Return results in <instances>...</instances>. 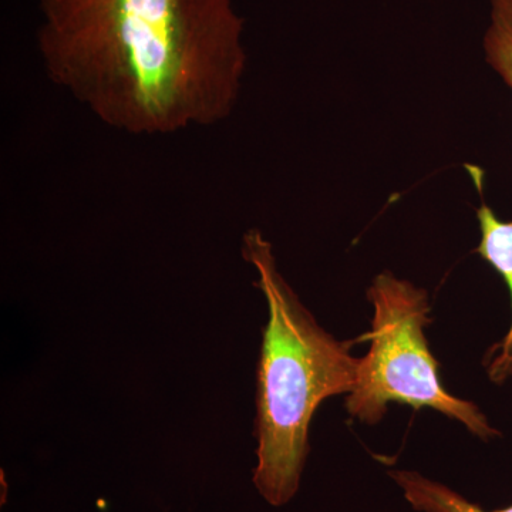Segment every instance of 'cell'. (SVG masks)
Wrapping results in <instances>:
<instances>
[{
  "label": "cell",
  "instance_id": "277c9868",
  "mask_svg": "<svg viewBox=\"0 0 512 512\" xmlns=\"http://www.w3.org/2000/svg\"><path fill=\"white\" fill-rule=\"evenodd\" d=\"M481 241L476 252L500 274L510 291L512 311V220L503 221L485 202L477 210ZM490 380L503 384L512 377V318L501 342L488 350L484 360Z\"/></svg>",
  "mask_w": 512,
  "mask_h": 512
},
{
  "label": "cell",
  "instance_id": "3957f363",
  "mask_svg": "<svg viewBox=\"0 0 512 512\" xmlns=\"http://www.w3.org/2000/svg\"><path fill=\"white\" fill-rule=\"evenodd\" d=\"M367 298L375 308L372 330L365 336L370 350L359 359L356 384L346 399L350 416L376 424L390 403L409 404L460 421L480 439L497 437L500 433L476 404L458 399L441 383L439 362L424 335L431 322L427 292L383 272L370 285Z\"/></svg>",
  "mask_w": 512,
  "mask_h": 512
},
{
  "label": "cell",
  "instance_id": "5b68a950",
  "mask_svg": "<svg viewBox=\"0 0 512 512\" xmlns=\"http://www.w3.org/2000/svg\"><path fill=\"white\" fill-rule=\"evenodd\" d=\"M390 476L403 488L409 503L421 512H512V504L501 510L487 511L470 503L450 488L427 480L413 471H393Z\"/></svg>",
  "mask_w": 512,
  "mask_h": 512
},
{
  "label": "cell",
  "instance_id": "7a4b0ae2",
  "mask_svg": "<svg viewBox=\"0 0 512 512\" xmlns=\"http://www.w3.org/2000/svg\"><path fill=\"white\" fill-rule=\"evenodd\" d=\"M242 256L258 274L269 313L256 377L254 484L266 503L282 507L298 493L313 414L323 400L352 392L359 359L299 301L259 229L244 235Z\"/></svg>",
  "mask_w": 512,
  "mask_h": 512
},
{
  "label": "cell",
  "instance_id": "6da1fadb",
  "mask_svg": "<svg viewBox=\"0 0 512 512\" xmlns=\"http://www.w3.org/2000/svg\"><path fill=\"white\" fill-rule=\"evenodd\" d=\"M49 79L114 130L170 136L228 119L247 70L232 0H39Z\"/></svg>",
  "mask_w": 512,
  "mask_h": 512
},
{
  "label": "cell",
  "instance_id": "8992f818",
  "mask_svg": "<svg viewBox=\"0 0 512 512\" xmlns=\"http://www.w3.org/2000/svg\"><path fill=\"white\" fill-rule=\"evenodd\" d=\"M491 22L484 36L485 59L512 89V0H490Z\"/></svg>",
  "mask_w": 512,
  "mask_h": 512
}]
</instances>
